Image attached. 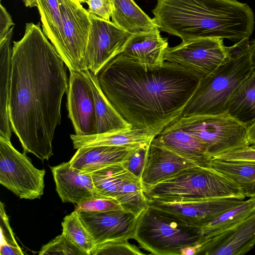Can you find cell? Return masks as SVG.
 <instances>
[{
  "label": "cell",
  "mask_w": 255,
  "mask_h": 255,
  "mask_svg": "<svg viewBox=\"0 0 255 255\" xmlns=\"http://www.w3.org/2000/svg\"><path fill=\"white\" fill-rule=\"evenodd\" d=\"M14 23L11 16L7 12L5 8L0 4V41L2 40L6 35L10 28Z\"/></svg>",
  "instance_id": "74e56055"
},
{
  "label": "cell",
  "mask_w": 255,
  "mask_h": 255,
  "mask_svg": "<svg viewBox=\"0 0 255 255\" xmlns=\"http://www.w3.org/2000/svg\"><path fill=\"white\" fill-rule=\"evenodd\" d=\"M201 246V243L195 246H189L183 248L180 251V255H193L197 253Z\"/></svg>",
  "instance_id": "f35d334b"
},
{
  "label": "cell",
  "mask_w": 255,
  "mask_h": 255,
  "mask_svg": "<svg viewBox=\"0 0 255 255\" xmlns=\"http://www.w3.org/2000/svg\"><path fill=\"white\" fill-rule=\"evenodd\" d=\"M112 21L122 29L131 34L151 31L159 26L133 0H108Z\"/></svg>",
  "instance_id": "7402d4cb"
},
{
  "label": "cell",
  "mask_w": 255,
  "mask_h": 255,
  "mask_svg": "<svg viewBox=\"0 0 255 255\" xmlns=\"http://www.w3.org/2000/svg\"><path fill=\"white\" fill-rule=\"evenodd\" d=\"M42 31L62 58L64 55L63 23L58 0H36Z\"/></svg>",
  "instance_id": "4316f807"
},
{
  "label": "cell",
  "mask_w": 255,
  "mask_h": 255,
  "mask_svg": "<svg viewBox=\"0 0 255 255\" xmlns=\"http://www.w3.org/2000/svg\"><path fill=\"white\" fill-rule=\"evenodd\" d=\"M61 225L62 233L86 255H92L97 245L78 212L75 210L66 216Z\"/></svg>",
  "instance_id": "f546056e"
},
{
  "label": "cell",
  "mask_w": 255,
  "mask_h": 255,
  "mask_svg": "<svg viewBox=\"0 0 255 255\" xmlns=\"http://www.w3.org/2000/svg\"><path fill=\"white\" fill-rule=\"evenodd\" d=\"M223 39L209 37L182 41L177 46L167 47L164 60L182 66L203 79L229 58Z\"/></svg>",
  "instance_id": "9c48e42d"
},
{
  "label": "cell",
  "mask_w": 255,
  "mask_h": 255,
  "mask_svg": "<svg viewBox=\"0 0 255 255\" xmlns=\"http://www.w3.org/2000/svg\"><path fill=\"white\" fill-rule=\"evenodd\" d=\"M91 27L86 48V69L95 75L111 60L121 53L132 34L112 21L90 13Z\"/></svg>",
  "instance_id": "8fae6325"
},
{
  "label": "cell",
  "mask_w": 255,
  "mask_h": 255,
  "mask_svg": "<svg viewBox=\"0 0 255 255\" xmlns=\"http://www.w3.org/2000/svg\"><path fill=\"white\" fill-rule=\"evenodd\" d=\"M24 4L28 7H34L36 6V0H22Z\"/></svg>",
  "instance_id": "b9f144b4"
},
{
  "label": "cell",
  "mask_w": 255,
  "mask_h": 255,
  "mask_svg": "<svg viewBox=\"0 0 255 255\" xmlns=\"http://www.w3.org/2000/svg\"><path fill=\"white\" fill-rule=\"evenodd\" d=\"M144 254L128 240H114L97 246L92 255H142Z\"/></svg>",
  "instance_id": "d6a6232c"
},
{
  "label": "cell",
  "mask_w": 255,
  "mask_h": 255,
  "mask_svg": "<svg viewBox=\"0 0 255 255\" xmlns=\"http://www.w3.org/2000/svg\"><path fill=\"white\" fill-rule=\"evenodd\" d=\"M89 13L94 14L103 19L110 20L111 9L108 0H86Z\"/></svg>",
  "instance_id": "8d00e7d4"
},
{
  "label": "cell",
  "mask_w": 255,
  "mask_h": 255,
  "mask_svg": "<svg viewBox=\"0 0 255 255\" xmlns=\"http://www.w3.org/2000/svg\"></svg>",
  "instance_id": "bcb514c9"
},
{
  "label": "cell",
  "mask_w": 255,
  "mask_h": 255,
  "mask_svg": "<svg viewBox=\"0 0 255 255\" xmlns=\"http://www.w3.org/2000/svg\"><path fill=\"white\" fill-rule=\"evenodd\" d=\"M247 137L250 145L255 144V121L248 126Z\"/></svg>",
  "instance_id": "ab89813d"
},
{
  "label": "cell",
  "mask_w": 255,
  "mask_h": 255,
  "mask_svg": "<svg viewBox=\"0 0 255 255\" xmlns=\"http://www.w3.org/2000/svg\"><path fill=\"white\" fill-rule=\"evenodd\" d=\"M39 255H86L63 233L43 246Z\"/></svg>",
  "instance_id": "1f68e13d"
},
{
  "label": "cell",
  "mask_w": 255,
  "mask_h": 255,
  "mask_svg": "<svg viewBox=\"0 0 255 255\" xmlns=\"http://www.w3.org/2000/svg\"><path fill=\"white\" fill-rule=\"evenodd\" d=\"M89 70L70 72L67 92L68 117L75 134H96V118Z\"/></svg>",
  "instance_id": "7c38bea8"
},
{
  "label": "cell",
  "mask_w": 255,
  "mask_h": 255,
  "mask_svg": "<svg viewBox=\"0 0 255 255\" xmlns=\"http://www.w3.org/2000/svg\"><path fill=\"white\" fill-rule=\"evenodd\" d=\"M94 75L116 111L139 129H163L178 119L201 80L177 64L145 68L122 53Z\"/></svg>",
  "instance_id": "7a4b0ae2"
},
{
  "label": "cell",
  "mask_w": 255,
  "mask_h": 255,
  "mask_svg": "<svg viewBox=\"0 0 255 255\" xmlns=\"http://www.w3.org/2000/svg\"><path fill=\"white\" fill-rule=\"evenodd\" d=\"M225 112L247 127L255 121V68L235 90Z\"/></svg>",
  "instance_id": "cb8c5ba5"
},
{
  "label": "cell",
  "mask_w": 255,
  "mask_h": 255,
  "mask_svg": "<svg viewBox=\"0 0 255 255\" xmlns=\"http://www.w3.org/2000/svg\"><path fill=\"white\" fill-rule=\"evenodd\" d=\"M152 11L160 31L182 41L218 37L237 43L254 29L252 9L236 0H157Z\"/></svg>",
  "instance_id": "3957f363"
},
{
  "label": "cell",
  "mask_w": 255,
  "mask_h": 255,
  "mask_svg": "<svg viewBox=\"0 0 255 255\" xmlns=\"http://www.w3.org/2000/svg\"><path fill=\"white\" fill-rule=\"evenodd\" d=\"M123 209L117 200L103 195L94 197L76 205L79 212H102Z\"/></svg>",
  "instance_id": "836d02e7"
},
{
  "label": "cell",
  "mask_w": 255,
  "mask_h": 255,
  "mask_svg": "<svg viewBox=\"0 0 255 255\" xmlns=\"http://www.w3.org/2000/svg\"><path fill=\"white\" fill-rule=\"evenodd\" d=\"M66 67L39 23H26L23 37L12 47L9 117L23 152L42 161L53 154L52 141L69 86Z\"/></svg>",
  "instance_id": "6da1fadb"
},
{
  "label": "cell",
  "mask_w": 255,
  "mask_h": 255,
  "mask_svg": "<svg viewBox=\"0 0 255 255\" xmlns=\"http://www.w3.org/2000/svg\"><path fill=\"white\" fill-rule=\"evenodd\" d=\"M97 246L114 240L133 239L137 217L124 209L102 212H79Z\"/></svg>",
  "instance_id": "4fadbf2b"
},
{
  "label": "cell",
  "mask_w": 255,
  "mask_h": 255,
  "mask_svg": "<svg viewBox=\"0 0 255 255\" xmlns=\"http://www.w3.org/2000/svg\"><path fill=\"white\" fill-rule=\"evenodd\" d=\"M83 3H85L86 0H82Z\"/></svg>",
  "instance_id": "ee69618b"
},
{
  "label": "cell",
  "mask_w": 255,
  "mask_h": 255,
  "mask_svg": "<svg viewBox=\"0 0 255 255\" xmlns=\"http://www.w3.org/2000/svg\"><path fill=\"white\" fill-rule=\"evenodd\" d=\"M162 129L132 128L123 131L89 135L71 134L70 138L74 148L77 149L101 145L136 147L142 144L151 143L153 139Z\"/></svg>",
  "instance_id": "ffe728a7"
},
{
  "label": "cell",
  "mask_w": 255,
  "mask_h": 255,
  "mask_svg": "<svg viewBox=\"0 0 255 255\" xmlns=\"http://www.w3.org/2000/svg\"><path fill=\"white\" fill-rule=\"evenodd\" d=\"M250 60L253 68H255V39L250 42Z\"/></svg>",
  "instance_id": "60d3db41"
},
{
  "label": "cell",
  "mask_w": 255,
  "mask_h": 255,
  "mask_svg": "<svg viewBox=\"0 0 255 255\" xmlns=\"http://www.w3.org/2000/svg\"><path fill=\"white\" fill-rule=\"evenodd\" d=\"M251 146L253 148H255V145H251Z\"/></svg>",
  "instance_id": "7bdbcfd3"
},
{
  "label": "cell",
  "mask_w": 255,
  "mask_h": 255,
  "mask_svg": "<svg viewBox=\"0 0 255 255\" xmlns=\"http://www.w3.org/2000/svg\"><path fill=\"white\" fill-rule=\"evenodd\" d=\"M92 173L93 181L98 193L115 199L124 182L130 175L122 164L110 165Z\"/></svg>",
  "instance_id": "f1b7e54d"
},
{
  "label": "cell",
  "mask_w": 255,
  "mask_h": 255,
  "mask_svg": "<svg viewBox=\"0 0 255 255\" xmlns=\"http://www.w3.org/2000/svg\"><path fill=\"white\" fill-rule=\"evenodd\" d=\"M116 200L124 210L137 217L148 206L140 180L131 174L124 182Z\"/></svg>",
  "instance_id": "4dcf8cb0"
},
{
  "label": "cell",
  "mask_w": 255,
  "mask_h": 255,
  "mask_svg": "<svg viewBox=\"0 0 255 255\" xmlns=\"http://www.w3.org/2000/svg\"><path fill=\"white\" fill-rule=\"evenodd\" d=\"M212 159L228 161H255V148L251 146L237 148L215 155Z\"/></svg>",
  "instance_id": "d590c367"
},
{
  "label": "cell",
  "mask_w": 255,
  "mask_h": 255,
  "mask_svg": "<svg viewBox=\"0 0 255 255\" xmlns=\"http://www.w3.org/2000/svg\"><path fill=\"white\" fill-rule=\"evenodd\" d=\"M244 200L236 198H220L172 202L147 201L149 205L166 211L189 224L201 228Z\"/></svg>",
  "instance_id": "5bb4252c"
},
{
  "label": "cell",
  "mask_w": 255,
  "mask_h": 255,
  "mask_svg": "<svg viewBox=\"0 0 255 255\" xmlns=\"http://www.w3.org/2000/svg\"><path fill=\"white\" fill-rule=\"evenodd\" d=\"M56 191L64 203L78 205L102 195L97 191L92 172H86L72 167L70 161L51 167Z\"/></svg>",
  "instance_id": "2e32d148"
},
{
  "label": "cell",
  "mask_w": 255,
  "mask_h": 255,
  "mask_svg": "<svg viewBox=\"0 0 255 255\" xmlns=\"http://www.w3.org/2000/svg\"><path fill=\"white\" fill-rule=\"evenodd\" d=\"M201 228L149 205L138 216L133 239L141 248L157 255H180L183 248L201 244Z\"/></svg>",
  "instance_id": "8992f818"
},
{
  "label": "cell",
  "mask_w": 255,
  "mask_h": 255,
  "mask_svg": "<svg viewBox=\"0 0 255 255\" xmlns=\"http://www.w3.org/2000/svg\"><path fill=\"white\" fill-rule=\"evenodd\" d=\"M151 142L192 160L199 166H211L212 158L209 155L205 144L172 123L165 127Z\"/></svg>",
  "instance_id": "ac0fdd59"
},
{
  "label": "cell",
  "mask_w": 255,
  "mask_h": 255,
  "mask_svg": "<svg viewBox=\"0 0 255 255\" xmlns=\"http://www.w3.org/2000/svg\"><path fill=\"white\" fill-rule=\"evenodd\" d=\"M150 143L141 145L136 148L122 163L128 173L140 180Z\"/></svg>",
  "instance_id": "e575fe53"
},
{
  "label": "cell",
  "mask_w": 255,
  "mask_h": 255,
  "mask_svg": "<svg viewBox=\"0 0 255 255\" xmlns=\"http://www.w3.org/2000/svg\"><path fill=\"white\" fill-rule=\"evenodd\" d=\"M96 118V134L123 131L132 126L116 111L102 92L94 74L89 71Z\"/></svg>",
  "instance_id": "d4e9b609"
},
{
  "label": "cell",
  "mask_w": 255,
  "mask_h": 255,
  "mask_svg": "<svg viewBox=\"0 0 255 255\" xmlns=\"http://www.w3.org/2000/svg\"><path fill=\"white\" fill-rule=\"evenodd\" d=\"M45 169L36 168L26 153L0 136V183L20 199L40 198L44 193Z\"/></svg>",
  "instance_id": "ba28073f"
},
{
  "label": "cell",
  "mask_w": 255,
  "mask_h": 255,
  "mask_svg": "<svg viewBox=\"0 0 255 255\" xmlns=\"http://www.w3.org/2000/svg\"><path fill=\"white\" fill-rule=\"evenodd\" d=\"M255 246V213L236 226L204 239L197 255H245Z\"/></svg>",
  "instance_id": "9a60e30c"
},
{
  "label": "cell",
  "mask_w": 255,
  "mask_h": 255,
  "mask_svg": "<svg viewBox=\"0 0 255 255\" xmlns=\"http://www.w3.org/2000/svg\"><path fill=\"white\" fill-rule=\"evenodd\" d=\"M77 0L79 1L81 3H82V0Z\"/></svg>",
  "instance_id": "f6af8a7d"
},
{
  "label": "cell",
  "mask_w": 255,
  "mask_h": 255,
  "mask_svg": "<svg viewBox=\"0 0 255 255\" xmlns=\"http://www.w3.org/2000/svg\"><path fill=\"white\" fill-rule=\"evenodd\" d=\"M159 28L138 34H132L123 51L124 55L139 62L144 68L154 69L164 63V55L168 47Z\"/></svg>",
  "instance_id": "d6986e66"
},
{
  "label": "cell",
  "mask_w": 255,
  "mask_h": 255,
  "mask_svg": "<svg viewBox=\"0 0 255 255\" xmlns=\"http://www.w3.org/2000/svg\"><path fill=\"white\" fill-rule=\"evenodd\" d=\"M255 213V197L244 200L208 222L201 228L204 238H209L242 223Z\"/></svg>",
  "instance_id": "484cf974"
},
{
  "label": "cell",
  "mask_w": 255,
  "mask_h": 255,
  "mask_svg": "<svg viewBox=\"0 0 255 255\" xmlns=\"http://www.w3.org/2000/svg\"><path fill=\"white\" fill-rule=\"evenodd\" d=\"M63 23L64 55L69 71L86 69L85 57L91 27L90 13L77 0H58Z\"/></svg>",
  "instance_id": "30bf717a"
},
{
  "label": "cell",
  "mask_w": 255,
  "mask_h": 255,
  "mask_svg": "<svg viewBox=\"0 0 255 255\" xmlns=\"http://www.w3.org/2000/svg\"><path fill=\"white\" fill-rule=\"evenodd\" d=\"M171 123L206 146L210 157L250 146L248 127L227 113L179 118Z\"/></svg>",
  "instance_id": "52a82bcc"
},
{
  "label": "cell",
  "mask_w": 255,
  "mask_h": 255,
  "mask_svg": "<svg viewBox=\"0 0 255 255\" xmlns=\"http://www.w3.org/2000/svg\"><path fill=\"white\" fill-rule=\"evenodd\" d=\"M199 166L162 146L151 143L140 178L143 190L186 168Z\"/></svg>",
  "instance_id": "e0dca14e"
},
{
  "label": "cell",
  "mask_w": 255,
  "mask_h": 255,
  "mask_svg": "<svg viewBox=\"0 0 255 255\" xmlns=\"http://www.w3.org/2000/svg\"><path fill=\"white\" fill-rule=\"evenodd\" d=\"M147 201L172 202L220 198L244 199L241 187L211 166H195L143 190Z\"/></svg>",
  "instance_id": "5b68a950"
},
{
  "label": "cell",
  "mask_w": 255,
  "mask_h": 255,
  "mask_svg": "<svg viewBox=\"0 0 255 255\" xmlns=\"http://www.w3.org/2000/svg\"><path fill=\"white\" fill-rule=\"evenodd\" d=\"M138 147L101 145L81 147L69 161L76 169L93 172L110 165L122 164Z\"/></svg>",
  "instance_id": "44dd1931"
},
{
  "label": "cell",
  "mask_w": 255,
  "mask_h": 255,
  "mask_svg": "<svg viewBox=\"0 0 255 255\" xmlns=\"http://www.w3.org/2000/svg\"><path fill=\"white\" fill-rule=\"evenodd\" d=\"M13 27L0 41V136L10 140L11 128L9 117L12 48Z\"/></svg>",
  "instance_id": "603a6c76"
},
{
  "label": "cell",
  "mask_w": 255,
  "mask_h": 255,
  "mask_svg": "<svg viewBox=\"0 0 255 255\" xmlns=\"http://www.w3.org/2000/svg\"><path fill=\"white\" fill-rule=\"evenodd\" d=\"M210 165L236 182L242 189L246 197H255V161H228L212 159Z\"/></svg>",
  "instance_id": "83f0119b"
},
{
  "label": "cell",
  "mask_w": 255,
  "mask_h": 255,
  "mask_svg": "<svg viewBox=\"0 0 255 255\" xmlns=\"http://www.w3.org/2000/svg\"><path fill=\"white\" fill-rule=\"evenodd\" d=\"M250 45L247 38L227 47L229 58L200 80L179 118L226 113L229 99L254 69L250 60Z\"/></svg>",
  "instance_id": "277c9868"
}]
</instances>
